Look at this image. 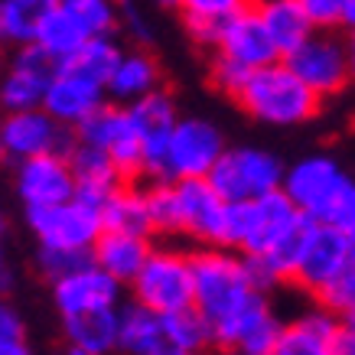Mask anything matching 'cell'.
Returning <instances> with one entry per match:
<instances>
[{"label":"cell","mask_w":355,"mask_h":355,"mask_svg":"<svg viewBox=\"0 0 355 355\" xmlns=\"http://www.w3.org/2000/svg\"><path fill=\"white\" fill-rule=\"evenodd\" d=\"M157 3H160V7H173V10L180 7V0H157Z\"/></svg>","instance_id":"47"},{"label":"cell","mask_w":355,"mask_h":355,"mask_svg":"<svg viewBox=\"0 0 355 355\" xmlns=\"http://www.w3.org/2000/svg\"><path fill=\"white\" fill-rule=\"evenodd\" d=\"M128 297L163 316L196 306L193 245H183L176 238H157L147 264L128 287Z\"/></svg>","instance_id":"2"},{"label":"cell","mask_w":355,"mask_h":355,"mask_svg":"<svg viewBox=\"0 0 355 355\" xmlns=\"http://www.w3.org/2000/svg\"><path fill=\"white\" fill-rule=\"evenodd\" d=\"M92 264V251H65V248H36V270L43 274L49 284L72 270Z\"/></svg>","instance_id":"34"},{"label":"cell","mask_w":355,"mask_h":355,"mask_svg":"<svg viewBox=\"0 0 355 355\" xmlns=\"http://www.w3.org/2000/svg\"><path fill=\"white\" fill-rule=\"evenodd\" d=\"M170 336L163 313L150 310L137 300L121 303V333H118V355H170Z\"/></svg>","instance_id":"21"},{"label":"cell","mask_w":355,"mask_h":355,"mask_svg":"<svg viewBox=\"0 0 355 355\" xmlns=\"http://www.w3.org/2000/svg\"><path fill=\"white\" fill-rule=\"evenodd\" d=\"M216 53L235 59V62H241L245 69H251V72L284 59V53H280L277 43H274V36L268 33L264 20H261L258 10H254V3H251L248 10L235 13V17L225 23V33H222V43H218Z\"/></svg>","instance_id":"19"},{"label":"cell","mask_w":355,"mask_h":355,"mask_svg":"<svg viewBox=\"0 0 355 355\" xmlns=\"http://www.w3.org/2000/svg\"><path fill=\"white\" fill-rule=\"evenodd\" d=\"M176 183V212H180V241L193 248L225 245L228 202L218 189L202 180H173Z\"/></svg>","instance_id":"11"},{"label":"cell","mask_w":355,"mask_h":355,"mask_svg":"<svg viewBox=\"0 0 355 355\" xmlns=\"http://www.w3.org/2000/svg\"><path fill=\"white\" fill-rule=\"evenodd\" d=\"M76 147V130L59 124L46 108L7 111L0 124V150L10 163L43 157V153H65Z\"/></svg>","instance_id":"8"},{"label":"cell","mask_w":355,"mask_h":355,"mask_svg":"<svg viewBox=\"0 0 355 355\" xmlns=\"http://www.w3.org/2000/svg\"><path fill=\"white\" fill-rule=\"evenodd\" d=\"M345 53H349V72H352V82H355V30L345 33Z\"/></svg>","instance_id":"43"},{"label":"cell","mask_w":355,"mask_h":355,"mask_svg":"<svg viewBox=\"0 0 355 355\" xmlns=\"http://www.w3.org/2000/svg\"><path fill=\"white\" fill-rule=\"evenodd\" d=\"M345 235H349V254H352V264H355V228L352 232H345Z\"/></svg>","instance_id":"46"},{"label":"cell","mask_w":355,"mask_h":355,"mask_svg":"<svg viewBox=\"0 0 355 355\" xmlns=\"http://www.w3.org/2000/svg\"><path fill=\"white\" fill-rule=\"evenodd\" d=\"M254 10L264 20L268 33L284 55L293 53L297 46L313 33V23L303 10L300 0H254Z\"/></svg>","instance_id":"26"},{"label":"cell","mask_w":355,"mask_h":355,"mask_svg":"<svg viewBox=\"0 0 355 355\" xmlns=\"http://www.w3.org/2000/svg\"><path fill=\"white\" fill-rule=\"evenodd\" d=\"M69 163H72V173H76V183H78L76 199L98 209V212L105 209V202L118 193L121 186L128 183L124 173L118 170V163L111 160L108 153L78 137H76V147L69 150Z\"/></svg>","instance_id":"20"},{"label":"cell","mask_w":355,"mask_h":355,"mask_svg":"<svg viewBox=\"0 0 355 355\" xmlns=\"http://www.w3.org/2000/svg\"><path fill=\"white\" fill-rule=\"evenodd\" d=\"M166 323V336H170L173 352H189V355H205L212 345H216V333L205 320L202 313L189 306V310L180 313H166L163 316Z\"/></svg>","instance_id":"29"},{"label":"cell","mask_w":355,"mask_h":355,"mask_svg":"<svg viewBox=\"0 0 355 355\" xmlns=\"http://www.w3.org/2000/svg\"><path fill=\"white\" fill-rule=\"evenodd\" d=\"M108 85L98 78L78 72L72 65H59L49 88H46L43 108L53 114L59 124L76 130L82 121H88L101 105H108Z\"/></svg>","instance_id":"17"},{"label":"cell","mask_w":355,"mask_h":355,"mask_svg":"<svg viewBox=\"0 0 355 355\" xmlns=\"http://www.w3.org/2000/svg\"><path fill=\"white\" fill-rule=\"evenodd\" d=\"M254 0H180L183 20H232L235 13L248 10Z\"/></svg>","instance_id":"36"},{"label":"cell","mask_w":355,"mask_h":355,"mask_svg":"<svg viewBox=\"0 0 355 355\" xmlns=\"http://www.w3.org/2000/svg\"><path fill=\"white\" fill-rule=\"evenodd\" d=\"M88 40H92V36L78 26V20L65 10L62 3H59V7H55V10L40 23V30H36V46L46 49V53L53 55L59 65L69 62V59H72V55H76Z\"/></svg>","instance_id":"28"},{"label":"cell","mask_w":355,"mask_h":355,"mask_svg":"<svg viewBox=\"0 0 355 355\" xmlns=\"http://www.w3.org/2000/svg\"><path fill=\"white\" fill-rule=\"evenodd\" d=\"M121 30L128 33V36H130V40H134L137 46H147V43L153 40L150 23L144 20V17L137 13V7H130V3H124V7H121Z\"/></svg>","instance_id":"39"},{"label":"cell","mask_w":355,"mask_h":355,"mask_svg":"<svg viewBox=\"0 0 355 355\" xmlns=\"http://www.w3.org/2000/svg\"><path fill=\"white\" fill-rule=\"evenodd\" d=\"M339 355H355V316L345 320L343 339H339Z\"/></svg>","instance_id":"42"},{"label":"cell","mask_w":355,"mask_h":355,"mask_svg":"<svg viewBox=\"0 0 355 355\" xmlns=\"http://www.w3.org/2000/svg\"><path fill=\"white\" fill-rule=\"evenodd\" d=\"M352 264V254H349V235L343 228L326 225V222H316L313 218L310 238H306V251H303V261L297 268V277H293L291 287L303 291L306 297H316V293L329 287L345 268Z\"/></svg>","instance_id":"15"},{"label":"cell","mask_w":355,"mask_h":355,"mask_svg":"<svg viewBox=\"0 0 355 355\" xmlns=\"http://www.w3.org/2000/svg\"><path fill=\"white\" fill-rule=\"evenodd\" d=\"M170 355H189V352H170Z\"/></svg>","instance_id":"49"},{"label":"cell","mask_w":355,"mask_h":355,"mask_svg":"<svg viewBox=\"0 0 355 355\" xmlns=\"http://www.w3.org/2000/svg\"><path fill=\"white\" fill-rule=\"evenodd\" d=\"M303 218L306 216L284 189L258 196L251 202H228L225 248H235L248 258H264L300 225Z\"/></svg>","instance_id":"3"},{"label":"cell","mask_w":355,"mask_h":355,"mask_svg":"<svg viewBox=\"0 0 355 355\" xmlns=\"http://www.w3.org/2000/svg\"><path fill=\"white\" fill-rule=\"evenodd\" d=\"M62 0H0V36L7 46L36 43V30Z\"/></svg>","instance_id":"27"},{"label":"cell","mask_w":355,"mask_h":355,"mask_svg":"<svg viewBox=\"0 0 355 355\" xmlns=\"http://www.w3.org/2000/svg\"><path fill=\"white\" fill-rule=\"evenodd\" d=\"M287 166L264 147H228L216 170L209 173V183L218 189L225 202H251L258 196L284 189Z\"/></svg>","instance_id":"4"},{"label":"cell","mask_w":355,"mask_h":355,"mask_svg":"<svg viewBox=\"0 0 355 355\" xmlns=\"http://www.w3.org/2000/svg\"><path fill=\"white\" fill-rule=\"evenodd\" d=\"M323 222L326 225L343 228V232H352L355 228V180H349L343 193L336 196V202L329 205V212H326Z\"/></svg>","instance_id":"38"},{"label":"cell","mask_w":355,"mask_h":355,"mask_svg":"<svg viewBox=\"0 0 355 355\" xmlns=\"http://www.w3.org/2000/svg\"><path fill=\"white\" fill-rule=\"evenodd\" d=\"M26 228L36 238V248H65V251H92L105 232L101 212L92 205L69 199V202L23 209Z\"/></svg>","instance_id":"6"},{"label":"cell","mask_w":355,"mask_h":355,"mask_svg":"<svg viewBox=\"0 0 355 355\" xmlns=\"http://www.w3.org/2000/svg\"><path fill=\"white\" fill-rule=\"evenodd\" d=\"M88 36H118L124 0H62Z\"/></svg>","instance_id":"31"},{"label":"cell","mask_w":355,"mask_h":355,"mask_svg":"<svg viewBox=\"0 0 355 355\" xmlns=\"http://www.w3.org/2000/svg\"><path fill=\"white\" fill-rule=\"evenodd\" d=\"M343 30H355V0H345V10H343Z\"/></svg>","instance_id":"44"},{"label":"cell","mask_w":355,"mask_h":355,"mask_svg":"<svg viewBox=\"0 0 355 355\" xmlns=\"http://www.w3.org/2000/svg\"><path fill=\"white\" fill-rule=\"evenodd\" d=\"M284 62L291 65L320 98L339 95L352 82L343 30H313L293 53L284 55Z\"/></svg>","instance_id":"7"},{"label":"cell","mask_w":355,"mask_h":355,"mask_svg":"<svg viewBox=\"0 0 355 355\" xmlns=\"http://www.w3.org/2000/svg\"><path fill=\"white\" fill-rule=\"evenodd\" d=\"M313 300L323 303L326 310H333L339 320H352L355 316V264H349V268H345L329 287H323V291L316 293Z\"/></svg>","instance_id":"35"},{"label":"cell","mask_w":355,"mask_h":355,"mask_svg":"<svg viewBox=\"0 0 355 355\" xmlns=\"http://www.w3.org/2000/svg\"><path fill=\"white\" fill-rule=\"evenodd\" d=\"M101 222H105V232H124V235L157 238L153 235L150 205H147V189H144V183H124L121 186L118 193L105 202V209H101Z\"/></svg>","instance_id":"25"},{"label":"cell","mask_w":355,"mask_h":355,"mask_svg":"<svg viewBox=\"0 0 355 355\" xmlns=\"http://www.w3.org/2000/svg\"><path fill=\"white\" fill-rule=\"evenodd\" d=\"M76 137L101 147L118 163L128 183H144V140L128 105H114V101L101 105L92 118L76 128Z\"/></svg>","instance_id":"5"},{"label":"cell","mask_w":355,"mask_h":355,"mask_svg":"<svg viewBox=\"0 0 355 355\" xmlns=\"http://www.w3.org/2000/svg\"><path fill=\"white\" fill-rule=\"evenodd\" d=\"M49 293H53V303L59 316H78V313H92V310H105V306H121L128 300L124 293L128 287L114 280L108 270H101L92 261L85 268L72 270L65 277L53 280L49 284Z\"/></svg>","instance_id":"16"},{"label":"cell","mask_w":355,"mask_h":355,"mask_svg":"<svg viewBox=\"0 0 355 355\" xmlns=\"http://www.w3.org/2000/svg\"><path fill=\"white\" fill-rule=\"evenodd\" d=\"M121 55H124V46L118 43V36H92V40L62 65H72V69H78V72H85V76H92L108 85V78H111V72L118 69Z\"/></svg>","instance_id":"30"},{"label":"cell","mask_w":355,"mask_h":355,"mask_svg":"<svg viewBox=\"0 0 355 355\" xmlns=\"http://www.w3.org/2000/svg\"><path fill=\"white\" fill-rule=\"evenodd\" d=\"M235 105L245 111L248 118L261 121V124L297 128V124H306V121L320 114L323 98L280 59V62L251 72V78L241 88V95L235 98Z\"/></svg>","instance_id":"1"},{"label":"cell","mask_w":355,"mask_h":355,"mask_svg":"<svg viewBox=\"0 0 355 355\" xmlns=\"http://www.w3.org/2000/svg\"><path fill=\"white\" fill-rule=\"evenodd\" d=\"M69 355H92V352H82V349H69Z\"/></svg>","instance_id":"48"},{"label":"cell","mask_w":355,"mask_h":355,"mask_svg":"<svg viewBox=\"0 0 355 355\" xmlns=\"http://www.w3.org/2000/svg\"><path fill=\"white\" fill-rule=\"evenodd\" d=\"M313 30H343L345 0H300Z\"/></svg>","instance_id":"37"},{"label":"cell","mask_w":355,"mask_h":355,"mask_svg":"<svg viewBox=\"0 0 355 355\" xmlns=\"http://www.w3.org/2000/svg\"><path fill=\"white\" fill-rule=\"evenodd\" d=\"M118 333H121V306L65 316L62 336L69 349H82L92 355H118Z\"/></svg>","instance_id":"24"},{"label":"cell","mask_w":355,"mask_h":355,"mask_svg":"<svg viewBox=\"0 0 355 355\" xmlns=\"http://www.w3.org/2000/svg\"><path fill=\"white\" fill-rule=\"evenodd\" d=\"M134 121L140 128V140H144V183L147 180H166V150H170V137L176 124H180V108L176 98L166 88H157L153 95L140 98L134 105H128Z\"/></svg>","instance_id":"14"},{"label":"cell","mask_w":355,"mask_h":355,"mask_svg":"<svg viewBox=\"0 0 355 355\" xmlns=\"http://www.w3.org/2000/svg\"><path fill=\"white\" fill-rule=\"evenodd\" d=\"M76 173L65 153H43L13 163V193L23 209H40L76 199Z\"/></svg>","instance_id":"13"},{"label":"cell","mask_w":355,"mask_h":355,"mask_svg":"<svg viewBox=\"0 0 355 355\" xmlns=\"http://www.w3.org/2000/svg\"><path fill=\"white\" fill-rule=\"evenodd\" d=\"M157 238L144 235H124V232H101V238L92 248V261L101 270H108L114 280H121L124 287H130L137 280L140 268L147 264Z\"/></svg>","instance_id":"23"},{"label":"cell","mask_w":355,"mask_h":355,"mask_svg":"<svg viewBox=\"0 0 355 355\" xmlns=\"http://www.w3.org/2000/svg\"><path fill=\"white\" fill-rule=\"evenodd\" d=\"M157 88H163V69L157 62V55L147 46H134L124 49L118 69L108 78V98L114 105H134L140 98L153 95Z\"/></svg>","instance_id":"22"},{"label":"cell","mask_w":355,"mask_h":355,"mask_svg":"<svg viewBox=\"0 0 355 355\" xmlns=\"http://www.w3.org/2000/svg\"><path fill=\"white\" fill-rule=\"evenodd\" d=\"M55 72H59V62L36 43L13 46V55L7 62L3 82H0V105H3V111L43 108L46 88H49Z\"/></svg>","instance_id":"12"},{"label":"cell","mask_w":355,"mask_h":355,"mask_svg":"<svg viewBox=\"0 0 355 355\" xmlns=\"http://www.w3.org/2000/svg\"><path fill=\"white\" fill-rule=\"evenodd\" d=\"M0 355H36L26 339H0Z\"/></svg>","instance_id":"41"},{"label":"cell","mask_w":355,"mask_h":355,"mask_svg":"<svg viewBox=\"0 0 355 355\" xmlns=\"http://www.w3.org/2000/svg\"><path fill=\"white\" fill-rule=\"evenodd\" d=\"M0 339H26L23 316L13 310L10 303H3V306H0Z\"/></svg>","instance_id":"40"},{"label":"cell","mask_w":355,"mask_h":355,"mask_svg":"<svg viewBox=\"0 0 355 355\" xmlns=\"http://www.w3.org/2000/svg\"><path fill=\"white\" fill-rule=\"evenodd\" d=\"M345 320H339L323 303L310 300V306L287 320L277 355H339Z\"/></svg>","instance_id":"18"},{"label":"cell","mask_w":355,"mask_h":355,"mask_svg":"<svg viewBox=\"0 0 355 355\" xmlns=\"http://www.w3.org/2000/svg\"><path fill=\"white\" fill-rule=\"evenodd\" d=\"M274 355H277V352H274Z\"/></svg>","instance_id":"50"},{"label":"cell","mask_w":355,"mask_h":355,"mask_svg":"<svg viewBox=\"0 0 355 355\" xmlns=\"http://www.w3.org/2000/svg\"><path fill=\"white\" fill-rule=\"evenodd\" d=\"M352 176L343 170V163L329 153H310L287 166L284 173V193L291 196L303 216L323 222L336 196L345 189Z\"/></svg>","instance_id":"10"},{"label":"cell","mask_w":355,"mask_h":355,"mask_svg":"<svg viewBox=\"0 0 355 355\" xmlns=\"http://www.w3.org/2000/svg\"><path fill=\"white\" fill-rule=\"evenodd\" d=\"M228 150L225 134L209 118H180L166 150V180H202Z\"/></svg>","instance_id":"9"},{"label":"cell","mask_w":355,"mask_h":355,"mask_svg":"<svg viewBox=\"0 0 355 355\" xmlns=\"http://www.w3.org/2000/svg\"><path fill=\"white\" fill-rule=\"evenodd\" d=\"M147 205L157 238H176L180 241V212H176V183L173 180H147Z\"/></svg>","instance_id":"32"},{"label":"cell","mask_w":355,"mask_h":355,"mask_svg":"<svg viewBox=\"0 0 355 355\" xmlns=\"http://www.w3.org/2000/svg\"><path fill=\"white\" fill-rule=\"evenodd\" d=\"M205 355H248L245 349H238V345H212Z\"/></svg>","instance_id":"45"},{"label":"cell","mask_w":355,"mask_h":355,"mask_svg":"<svg viewBox=\"0 0 355 355\" xmlns=\"http://www.w3.org/2000/svg\"><path fill=\"white\" fill-rule=\"evenodd\" d=\"M205 72H209V85L216 88V92H222L225 98H232V101L241 95L245 82L251 78V69H245L241 62H235V59H228L222 53H209Z\"/></svg>","instance_id":"33"}]
</instances>
